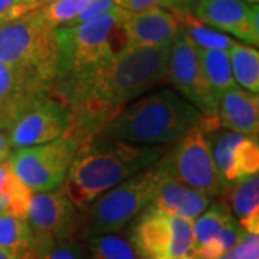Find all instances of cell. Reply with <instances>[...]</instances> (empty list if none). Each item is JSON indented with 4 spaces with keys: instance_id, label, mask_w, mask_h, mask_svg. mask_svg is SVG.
I'll return each mask as SVG.
<instances>
[{
    "instance_id": "40",
    "label": "cell",
    "mask_w": 259,
    "mask_h": 259,
    "mask_svg": "<svg viewBox=\"0 0 259 259\" xmlns=\"http://www.w3.org/2000/svg\"><path fill=\"white\" fill-rule=\"evenodd\" d=\"M243 2H246V3H249V5H258L259 0H243Z\"/></svg>"
},
{
    "instance_id": "21",
    "label": "cell",
    "mask_w": 259,
    "mask_h": 259,
    "mask_svg": "<svg viewBox=\"0 0 259 259\" xmlns=\"http://www.w3.org/2000/svg\"><path fill=\"white\" fill-rule=\"evenodd\" d=\"M200 64L204 78L212 90L214 98L219 101L225 91L233 88L236 82L233 79L231 69L229 52L222 49H200L199 48Z\"/></svg>"
},
{
    "instance_id": "18",
    "label": "cell",
    "mask_w": 259,
    "mask_h": 259,
    "mask_svg": "<svg viewBox=\"0 0 259 259\" xmlns=\"http://www.w3.org/2000/svg\"><path fill=\"white\" fill-rule=\"evenodd\" d=\"M35 236L26 219L0 214V249L15 259H35Z\"/></svg>"
},
{
    "instance_id": "20",
    "label": "cell",
    "mask_w": 259,
    "mask_h": 259,
    "mask_svg": "<svg viewBox=\"0 0 259 259\" xmlns=\"http://www.w3.org/2000/svg\"><path fill=\"white\" fill-rule=\"evenodd\" d=\"M32 192L12 171L8 160L0 163V214L28 218Z\"/></svg>"
},
{
    "instance_id": "12",
    "label": "cell",
    "mask_w": 259,
    "mask_h": 259,
    "mask_svg": "<svg viewBox=\"0 0 259 259\" xmlns=\"http://www.w3.org/2000/svg\"><path fill=\"white\" fill-rule=\"evenodd\" d=\"M68 125L69 107L48 95L8 128V134L12 147H30L62 137Z\"/></svg>"
},
{
    "instance_id": "31",
    "label": "cell",
    "mask_w": 259,
    "mask_h": 259,
    "mask_svg": "<svg viewBox=\"0 0 259 259\" xmlns=\"http://www.w3.org/2000/svg\"><path fill=\"white\" fill-rule=\"evenodd\" d=\"M219 259H259V236L258 233H242L239 242L226 250Z\"/></svg>"
},
{
    "instance_id": "3",
    "label": "cell",
    "mask_w": 259,
    "mask_h": 259,
    "mask_svg": "<svg viewBox=\"0 0 259 259\" xmlns=\"http://www.w3.org/2000/svg\"><path fill=\"white\" fill-rule=\"evenodd\" d=\"M200 120L202 114L194 105L161 90L124 107L101 136L141 146H166L177 143Z\"/></svg>"
},
{
    "instance_id": "23",
    "label": "cell",
    "mask_w": 259,
    "mask_h": 259,
    "mask_svg": "<svg viewBox=\"0 0 259 259\" xmlns=\"http://www.w3.org/2000/svg\"><path fill=\"white\" fill-rule=\"evenodd\" d=\"M87 239V259H139L131 243L117 233L94 235Z\"/></svg>"
},
{
    "instance_id": "1",
    "label": "cell",
    "mask_w": 259,
    "mask_h": 259,
    "mask_svg": "<svg viewBox=\"0 0 259 259\" xmlns=\"http://www.w3.org/2000/svg\"><path fill=\"white\" fill-rule=\"evenodd\" d=\"M171 44L128 45L105 64L82 74L59 78L51 85L49 95L68 107L94 100L124 108L127 102L164 78Z\"/></svg>"
},
{
    "instance_id": "17",
    "label": "cell",
    "mask_w": 259,
    "mask_h": 259,
    "mask_svg": "<svg viewBox=\"0 0 259 259\" xmlns=\"http://www.w3.org/2000/svg\"><path fill=\"white\" fill-rule=\"evenodd\" d=\"M222 202L233 216L238 218L242 229L259 235V177H245L226 186L221 192Z\"/></svg>"
},
{
    "instance_id": "38",
    "label": "cell",
    "mask_w": 259,
    "mask_h": 259,
    "mask_svg": "<svg viewBox=\"0 0 259 259\" xmlns=\"http://www.w3.org/2000/svg\"><path fill=\"white\" fill-rule=\"evenodd\" d=\"M54 2H56V0H35V3H33V8H35V10L44 9V8L49 6V5H52Z\"/></svg>"
},
{
    "instance_id": "8",
    "label": "cell",
    "mask_w": 259,
    "mask_h": 259,
    "mask_svg": "<svg viewBox=\"0 0 259 259\" xmlns=\"http://www.w3.org/2000/svg\"><path fill=\"white\" fill-rule=\"evenodd\" d=\"M78 148L74 140L62 136L45 144L16 148L8 163L32 193L47 192L64 185Z\"/></svg>"
},
{
    "instance_id": "9",
    "label": "cell",
    "mask_w": 259,
    "mask_h": 259,
    "mask_svg": "<svg viewBox=\"0 0 259 259\" xmlns=\"http://www.w3.org/2000/svg\"><path fill=\"white\" fill-rule=\"evenodd\" d=\"M160 161L170 179L203 190L212 197L222 192L223 186L214 170L209 143L199 125L189 130L173 148L160 157Z\"/></svg>"
},
{
    "instance_id": "35",
    "label": "cell",
    "mask_w": 259,
    "mask_h": 259,
    "mask_svg": "<svg viewBox=\"0 0 259 259\" xmlns=\"http://www.w3.org/2000/svg\"><path fill=\"white\" fill-rule=\"evenodd\" d=\"M200 0H170L168 9L173 12L176 16H185V15H192L194 6L199 3Z\"/></svg>"
},
{
    "instance_id": "27",
    "label": "cell",
    "mask_w": 259,
    "mask_h": 259,
    "mask_svg": "<svg viewBox=\"0 0 259 259\" xmlns=\"http://www.w3.org/2000/svg\"><path fill=\"white\" fill-rule=\"evenodd\" d=\"M259 146L256 137H243L233 151L232 179L233 183L245 177L258 175Z\"/></svg>"
},
{
    "instance_id": "7",
    "label": "cell",
    "mask_w": 259,
    "mask_h": 259,
    "mask_svg": "<svg viewBox=\"0 0 259 259\" xmlns=\"http://www.w3.org/2000/svg\"><path fill=\"white\" fill-rule=\"evenodd\" d=\"M131 222L128 242L139 259H200L192 221L147 206Z\"/></svg>"
},
{
    "instance_id": "32",
    "label": "cell",
    "mask_w": 259,
    "mask_h": 259,
    "mask_svg": "<svg viewBox=\"0 0 259 259\" xmlns=\"http://www.w3.org/2000/svg\"><path fill=\"white\" fill-rule=\"evenodd\" d=\"M115 8H118L115 5V0H91L87 5V8L72 22H69L68 25H75V23H81V22H85V20L97 18L100 15H104V13H107L110 10L115 9Z\"/></svg>"
},
{
    "instance_id": "6",
    "label": "cell",
    "mask_w": 259,
    "mask_h": 259,
    "mask_svg": "<svg viewBox=\"0 0 259 259\" xmlns=\"http://www.w3.org/2000/svg\"><path fill=\"white\" fill-rule=\"evenodd\" d=\"M0 61L52 85L61 75L56 28L42 18L39 10L0 23Z\"/></svg>"
},
{
    "instance_id": "29",
    "label": "cell",
    "mask_w": 259,
    "mask_h": 259,
    "mask_svg": "<svg viewBox=\"0 0 259 259\" xmlns=\"http://www.w3.org/2000/svg\"><path fill=\"white\" fill-rule=\"evenodd\" d=\"M187 186L175 179H166L158 186L150 206L168 214H176Z\"/></svg>"
},
{
    "instance_id": "36",
    "label": "cell",
    "mask_w": 259,
    "mask_h": 259,
    "mask_svg": "<svg viewBox=\"0 0 259 259\" xmlns=\"http://www.w3.org/2000/svg\"><path fill=\"white\" fill-rule=\"evenodd\" d=\"M12 150V144H10L9 134L3 130H0V163L8 160Z\"/></svg>"
},
{
    "instance_id": "10",
    "label": "cell",
    "mask_w": 259,
    "mask_h": 259,
    "mask_svg": "<svg viewBox=\"0 0 259 259\" xmlns=\"http://www.w3.org/2000/svg\"><path fill=\"white\" fill-rule=\"evenodd\" d=\"M167 81L197 108L202 117L218 115V100L206 81L200 64L199 48L180 25L173 39L166 75Z\"/></svg>"
},
{
    "instance_id": "28",
    "label": "cell",
    "mask_w": 259,
    "mask_h": 259,
    "mask_svg": "<svg viewBox=\"0 0 259 259\" xmlns=\"http://www.w3.org/2000/svg\"><path fill=\"white\" fill-rule=\"evenodd\" d=\"M91 0H56L44 9H39L42 18L54 28L72 22Z\"/></svg>"
},
{
    "instance_id": "39",
    "label": "cell",
    "mask_w": 259,
    "mask_h": 259,
    "mask_svg": "<svg viewBox=\"0 0 259 259\" xmlns=\"http://www.w3.org/2000/svg\"><path fill=\"white\" fill-rule=\"evenodd\" d=\"M0 259H15L13 256H10L8 252H5L3 249H0Z\"/></svg>"
},
{
    "instance_id": "33",
    "label": "cell",
    "mask_w": 259,
    "mask_h": 259,
    "mask_svg": "<svg viewBox=\"0 0 259 259\" xmlns=\"http://www.w3.org/2000/svg\"><path fill=\"white\" fill-rule=\"evenodd\" d=\"M115 5L128 12H141L151 8L168 9L170 0H115Z\"/></svg>"
},
{
    "instance_id": "37",
    "label": "cell",
    "mask_w": 259,
    "mask_h": 259,
    "mask_svg": "<svg viewBox=\"0 0 259 259\" xmlns=\"http://www.w3.org/2000/svg\"><path fill=\"white\" fill-rule=\"evenodd\" d=\"M19 5L25 9L26 13H30V12H33L35 8H33V3H35V0H16Z\"/></svg>"
},
{
    "instance_id": "4",
    "label": "cell",
    "mask_w": 259,
    "mask_h": 259,
    "mask_svg": "<svg viewBox=\"0 0 259 259\" xmlns=\"http://www.w3.org/2000/svg\"><path fill=\"white\" fill-rule=\"evenodd\" d=\"M170 179L158 158L124 182L98 196L81 214L79 233L83 238L94 235L117 233L125 228L139 213L150 206L156 190Z\"/></svg>"
},
{
    "instance_id": "30",
    "label": "cell",
    "mask_w": 259,
    "mask_h": 259,
    "mask_svg": "<svg viewBox=\"0 0 259 259\" xmlns=\"http://www.w3.org/2000/svg\"><path fill=\"white\" fill-rule=\"evenodd\" d=\"M212 199V196L204 193L203 190H199V189L187 186L176 214L193 222L196 218H199L209 207Z\"/></svg>"
},
{
    "instance_id": "13",
    "label": "cell",
    "mask_w": 259,
    "mask_h": 259,
    "mask_svg": "<svg viewBox=\"0 0 259 259\" xmlns=\"http://www.w3.org/2000/svg\"><path fill=\"white\" fill-rule=\"evenodd\" d=\"M51 83L29 71L0 61V130L10 128L32 107L45 100Z\"/></svg>"
},
{
    "instance_id": "15",
    "label": "cell",
    "mask_w": 259,
    "mask_h": 259,
    "mask_svg": "<svg viewBox=\"0 0 259 259\" xmlns=\"http://www.w3.org/2000/svg\"><path fill=\"white\" fill-rule=\"evenodd\" d=\"M179 28V16L163 8L128 12L121 23L128 45H168Z\"/></svg>"
},
{
    "instance_id": "26",
    "label": "cell",
    "mask_w": 259,
    "mask_h": 259,
    "mask_svg": "<svg viewBox=\"0 0 259 259\" xmlns=\"http://www.w3.org/2000/svg\"><path fill=\"white\" fill-rule=\"evenodd\" d=\"M35 259H87L85 248L76 238H35Z\"/></svg>"
},
{
    "instance_id": "14",
    "label": "cell",
    "mask_w": 259,
    "mask_h": 259,
    "mask_svg": "<svg viewBox=\"0 0 259 259\" xmlns=\"http://www.w3.org/2000/svg\"><path fill=\"white\" fill-rule=\"evenodd\" d=\"M194 18L218 30L258 47L259 8L243 0H200L192 12Z\"/></svg>"
},
{
    "instance_id": "2",
    "label": "cell",
    "mask_w": 259,
    "mask_h": 259,
    "mask_svg": "<svg viewBox=\"0 0 259 259\" xmlns=\"http://www.w3.org/2000/svg\"><path fill=\"white\" fill-rule=\"evenodd\" d=\"M167 150V146H141L100 134L76 150L65 177V192L76 209H85L98 196L157 161Z\"/></svg>"
},
{
    "instance_id": "16",
    "label": "cell",
    "mask_w": 259,
    "mask_h": 259,
    "mask_svg": "<svg viewBox=\"0 0 259 259\" xmlns=\"http://www.w3.org/2000/svg\"><path fill=\"white\" fill-rule=\"evenodd\" d=\"M218 118L223 128L245 137H258V95L235 85L221 95L218 101Z\"/></svg>"
},
{
    "instance_id": "34",
    "label": "cell",
    "mask_w": 259,
    "mask_h": 259,
    "mask_svg": "<svg viewBox=\"0 0 259 259\" xmlns=\"http://www.w3.org/2000/svg\"><path fill=\"white\" fill-rule=\"evenodd\" d=\"M26 15L16 0H0V23Z\"/></svg>"
},
{
    "instance_id": "5",
    "label": "cell",
    "mask_w": 259,
    "mask_h": 259,
    "mask_svg": "<svg viewBox=\"0 0 259 259\" xmlns=\"http://www.w3.org/2000/svg\"><path fill=\"white\" fill-rule=\"evenodd\" d=\"M127 15L128 10L115 8L81 23L58 26L56 37L61 51L59 78L87 72L105 64L128 47L121 29Z\"/></svg>"
},
{
    "instance_id": "25",
    "label": "cell",
    "mask_w": 259,
    "mask_h": 259,
    "mask_svg": "<svg viewBox=\"0 0 259 259\" xmlns=\"http://www.w3.org/2000/svg\"><path fill=\"white\" fill-rule=\"evenodd\" d=\"M232 216L231 209L223 202H219L212 204L199 218H196L193 221L194 249L214 238Z\"/></svg>"
},
{
    "instance_id": "11",
    "label": "cell",
    "mask_w": 259,
    "mask_h": 259,
    "mask_svg": "<svg viewBox=\"0 0 259 259\" xmlns=\"http://www.w3.org/2000/svg\"><path fill=\"white\" fill-rule=\"evenodd\" d=\"M26 221L36 239L76 238L81 214L62 185L54 190L32 193Z\"/></svg>"
},
{
    "instance_id": "19",
    "label": "cell",
    "mask_w": 259,
    "mask_h": 259,
    "mask_svg": "<svg viewBox=\"0 0 259 259\" xmlns=\"http://www.w3.org/2000/svg\"><path fill=\"white\" fill-rule=\"evenodd\" d=\"M203 134L209 143V147H210L214 170H216L218 177L225 189L226 186L233 183V179H232L233 151H235V147L238 146V143L245 136L238 134L231 130L223 128V127L203 131Z\"/></svg>"
},
{
    "instance_id": "24",
    "label": "cell",
    "mask_w": 259,
    "mask_h": 259,
    "mask_svg": "<svg viewBox=\"0 0 259 259\" xmlns=\"http://www.w3.org/2000/svg\"><path fill=\"white\" fill-rule=\"evenodd\" d=\"M179 19H180V25L186 30L187 36L190 37L194 45L200 49L229 51L232 45L235 44V40L231 36L199 22L193 15H185Z\"/></svg>"
},
{
    "instance_id": "22",
    "label": "cell",
    "mask_w": 259,
    "mask_h": 259,
    "mask_svg": "<svg viewBox=\"0 0 259 259\" xmlns=\"http://www.w3.org/2000/svg\"><path fill=\"white\" fill-rule=\"evenodd\" d=\"M229 52L231 69L235 82L250 93L259 91V54L256 49L233 44Z\"/></svg>"
}]
</instances>
